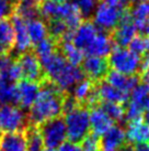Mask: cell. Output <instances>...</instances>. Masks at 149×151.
<instances>
[{
	"label": "cell",
	"mask_w": 149,
	"mask_h": 151,
	"mask_svg": "<svg viewBox=\"0 0 149 151\" xmlns=\"http://www.w3.org/2000/svg\"><path fill=\"white\" fill-rule=\"evenodd\" d=\"M18 64L22 72V80L37 84L38 86L47 78L41 62L34 52L33 47L20 53L16 56Z\"/></svg>",
	"instance_id": "5"
},
{
	"label": "cell",
	"mask_w": 149,
	"mask_h": 151,
	"mask_svg": "<svg viewBox=\"0 0 149 151\" xmlns=\"http://www.w3.org/2000/svg\"><path fill=\"white\" fill-rule=\"evenodd\" d=\"M96 89H98L100 101L126 105L129 101V93L123 92L113 87L105 80L96 83Z\"/></svg>",
	"instance_id": "14"
},
{
	"label": "cell",
	"mask_w": 149,
	"mask_h": 151,
	"mask_svg": "<svg viewBox=\"0 0 149 151\" xmlns=\"http://www.w3.org/2000/svg\"><path fill=\"white\" fill-rule=\"evenodd\" d=\"M26 28H28V33H29L32 46L36 45L42 40L48 37L46 23L42 19H36V20L26 22Z\"/></svg>",
	"instance_id": "22"
},
{
	"label": "cell",
	"mask_w": 149,
	"mask_h": 151,
	"mask_svg": "<svg viewBox=\"0 0 149 151\" xmlns=\"http://www.w3.org/2000/svg\"><path fill=\"white\" fill-rule=\"evenodd\" d=\"M36 99L26 115L29 126L37 127L42 122L62 115V105L66 94L47 77L40 86Z\"/></svg>",
	"instance_id": "1"
},
{
	"label": "cell",
	"mask_w": 149,
	"mask_h": 151,
	"mask_svg": "<svg viewBox=\"0 0 149 151\" xmlns=\"http://www.w3.org/2000/svg\"><path fill=\"white\" fill-rule=\"evenodd\" d=\"M110 68L126 76L139 75L141 56L128 49L115 46L108 58Z\"/></svg>",
	"instance_id": "3"
},
{
	"label": "cell",
	"mask_w": 149,
	"mask_h": 151,
	"mask_svg": "<svg viewBox=\"0 0 149 151\" xmlns=\"http://www.w3.org/2000/svg\"><path fill=\"white\" fill-rule=\"evenodd\" d=\"M125 9L121 6H114L102 1L98 4L91 19L99 29L111 33L118 24Z\"/></svg>",
	"instance_id": "6"
},
{
	"label": "cell",
	"mask_w": 149,
	"mask_h": 151,
	"mask_svg": "<svg viewBox=\"0 0 149 151\" xmlns=\"http://www.w3.org/2000/svg\"><path fill=\"white\" fill-rule=\"evenodd\" d=\"M126 141L129 143H149V125L141 118L127 124L126 130Z\"/></svg>",
	"instance_id": "16"
},
{
	"label": "cell",
	"mask_w": 149,
	"mask_h": 151,
	"mask_svg": "<svg viewBox=\"0 0 149 151\" xmlns=\"http://www.w3.org/2000/svg\"><path fill=\"white\" fill-rule=\"evenodd\" d=\"M80 148H81V151H101L100 137L90 132L87 136V138L80 143Z\"/></svg>",
	"instance_id": "28"
},
{
	"label": "cell",
	"mask_w": 149,
	"mask_h": 151,
	"mask_svg": "<svg viewBox=\"0 0 149 151\" xmlns=\"http://www.w3.org/2000/svg\"><path fill=\"white\" fill-rule=\"evenodd\" d=\"M52 1H54V2H56L57 4H64L67 2V0H52Z\"/></svg>",
	"instance_id": "35"
},
{
	"label": "cell",
	"mask_w": 149,
	"mask_h": 151,
	"mask_svg": "<svg viewBox=\"0 0 149 151\" xmlns=\"http://www.w3.org/2000/svg\"><path fill=\"white\" fill-rule=\"evenodd\" d=\"M46 149L56 150L67 140V130L65 117L58 116L42 122L37 126Z\"/></svg>",
	"instance_id": "4"
},
{
	"label": "cell",
	"mask_w": 149,
	"mask_h": 151,
	"mask_svg": "<svg viewBox=\"0 0 149 151\" xmlns=\"http://www.w3.org/2000/svg\"><path fill=\"white\" fill-rule=\"evenodd\" d=\"M9 18L11 20L13 31H14V50L13 52H17L18 54H20V53H23L25 51L32 49L33 46L30 41L26 22L23 21L16 13H11V16Z\"/></svg>",
	"instance_id": "12"
},
{
	"label": "cell",
	"mask_w": 149,
	"mask_h": 151,
	"mask_svg": "<svg viewBox=\"0 0 149 151\" xmlns=\"http://www.w3.org/2000/svg\"><path fill=\"white\" fill-rule=\"evenodd\" d=\"M128 50L139 56L149 54V38L143 35H136L128 44Z\"/></svg>",
	"instance_id": "25"
},
{
	"label": "cell",
	"mask_w": 149,
	"mask_h": 151,
	"mask_svg": "<svg viewBox=\"0 0 149 151\" xmlns=\"http://www.w3.org/2000/svg\"><path fill=\"white\" fill-rule=\"evenodd\" d=\"M116 125L115 122L104 113L99 106L90 110V128L91 134L101 137L111 127Z\"/></svg>",
	"instance_id": "17"
},
{
	"label": "cell",
	"mask_w": 149,
	"mask_h": 151,
	"mask_svg": "<svg viewBox=\"0 0 149 151\" xmlns=\"http://www.w3.org/2000/svg\"><path fill=\"white\" fill-rule=\"evenodd\" d=\"M74 4L78 6L83 19H91L92 13L100 4V0H77Z\"/></svg>",
	"instance_id": "27"
},
{
	"label": "cell",
	"mask_w": 149,
	"mask_h": 151,
	"mask_svg": "<svg viewBox=\"0 0 149 151\" xmlns=\"http://www.w3.org/2000/svg\"><path fill=\"white\" fill-rule=\"evenodd\" d=\"M58 151H81V148L78 145H74L69 141H65L58 148Z\"/></svg>",
	"instance_id": "31"
},
{
	"label": "cell",
	"mask_w": 149,
	"mask_h": 151,
	"mask_svg": "<svg viewBox=\"0 0 149 151\" xmlns=\"http://www.w3.org/2000/svg\"><path fill=\"white\" fill-rule=\"evenodd\" d=\"M129 8L131 7L125 9L118 24L116 25L115 29L111 32L112 40L117 47L125 49L126 46H128L133 39L137 35L136 27L134 24Z\"/></svg>",
	"instance_id": "8"
},
{
	"label": "cell",
	"mask_w": 149,
	"mask_h": 151,
	"mask_svg": "<svg viewBox=\"0 0 149 151\" xmlns=\"http://www.w3.org/2000/svg\"><path fill=\"white\" fill-rule=\"evenodd\" d=\"M125 106L126 105L101 101L99 107L115 122L116 125H121L123 122H125Z\"/></svg>",
	"instance_id": "23"
},
{
	"label": "cell",
	"mask_w": 149,
	"mask_h": 151,
	"mask_svg": "<svg viewBox=\"0 0 149 151\" xmlns=\"http://www.w3.org/2000/svg\"><path fill=\"white\" fill-rule=\"evenodd\" d=\"M25 130L14 132H0V151H25Z\"/></svg>",
	"instance_id": "15"
},
{
	"label": "cell",
	"mask_w": 149,
	"mask_h": 151,
	"mask_svg": "<svg viewBox=\"0 0 149 151\" xmlns=\"http://www.w3.org/2000/svg\"><path fill=\"white\" fill-rule=\"evenodd\" d=\"M134 24L136 27V30L139 35L149 38V17L139 22H134Z\"/></svg>",
	"instance_id": "30"
},
{
	"label": "cell",
	"mask_w": 149,
	"mask_h": 151,
	"mask_svg": "<svg viewBox=\"0 0 149 151\" xmlns=\"http://www.w3.org/2000/svg\"><path fill=\"white\" fill-rule=\"evenodd\" d=\"M58 49L64 55V58L69 64L74 66H80L81 62L84 59V54L80 50H78L71 42L67 41H58Z\"/></svg>",
	"instance_id": "21"
},
{
	"label": "cell",
	"mask_w": 149,
	"mask_h": 151,
	"mask_svg": "<svg viewBox=\"0 0 149 151\" xmlns=\"http://www.w3.org/2000/svg\"><path fill=\"white\" fill-rule=\"evenodd\" d=\"M16 4L11 0H0V19L10 17Z\"/></svg>",
	"instance_id": "29"
},
{
	"label": "cell",
	"mask_w": 149,
	"mask_h": 151,
	"mask_svg": "<svg viewBox=\"0 0 149 151\" xmlns=\"http://www.w3.org/2000/svg\"><path fill=\"white\" fill-rule=\"evenodd\" d=\"M145 122L147 125H149V110L146 111V114H145Z\"/></svg>",
	"instance_id": "36"
},
{
	"label": "cell",
	"mask_w": 149,
	"mask_h": 151,
	"mask_svg": "<svg viewBox=\"0 0 149 151\" xmlns=\"http://www.w3.org/2000/svg\"><path fill=\"white\" fill-rule=\"evenodd\" d=\"M20 2H25V4H34V6H38L40 4H42L44 0H18Z\"/></svg>",
	"instance_id": "33"
},
{
	"label": "cell",
	"mask_w": 149,
	"mask_h": 151,
	"mask_svg": "<svg viewBox=\"0 0 149 151\" xmlns=\"http://www.w3.org/2000/svg\"><path fill=\"white\" fill-rule=\"evenodd\" d=\"M29 127L28 117L18 106H0V132L23 131Z\"/></svg>",
	"instance_id": "7"
},
{
	"label": "cell",
	"mask_w": 149,
	"mask_h": 151,
	"mask_svg": "<svg viewBox=\"0 0 149 151\" xmlns=\"http://www.w3.org/2000/svg\"><path fill=\"white\" fill-rule=\"evenodd\" d=\"M79 67L81 68L86 78L92 81L93 83H99L105 80L109 72L111 71L108 59L96 56L84 58Z\"/></svg>",
	"instance_id": "9"
},
{
	"label": "cell",
	"mask_w": 149,
	"mask_h": 151,
	"mask_svg": "<svg viewBox=\"0 0 149 151\" xmlns=\"http://www.w3.org/2000/svg\"><path fill=\"white\" fill-rule=\"evenodd\" d=\"M98 32L99 28L93 23L92 19H84L74 31L71 43L84 54L89 45L96 37Z\"/></svg>",
	"instance_id": "10"
},
{
	"label": "cell",
	"mask_w": 149,
	"mask_h": 151,
	"mask_svg": "<svg viewBox=\"0 0 149 151\" xmlns=\"http://www.w3.org/2000/svg\"><path fill=\"white\" fill-rule=\"evenodd\" d=\"M120 151H134V147H133L132 143H129L126 141V143H125L123 147L121 148Z\"/></svg>",
	"instance_id": "34"
},
{
	"label": "cell",
	"mask_w": 149,
	"mask_h": 151,
	"mask_svg": "<svg viewBox=\"0 0 149 151\" xmlns=\"http://www.w3.org/2000/svg\"><path fill=\"white\" fill-rule=\"evenodd\" d=\"M17 88L19 92V107L23 110L29 109L38 95V85L22 80L17 83Z\"/></svg>",
	"instance_id": "18"
},
{
	"label": "cell",
	"mask_w": 149,
	"mask_h": 151,
	"mask_svg": "<svg viewBox=\"0 0 149 151\" xmlns=\"http://www.w3.org/2000/svg\"><path fill=\"white\" fill-rule=\"evenodd\" d=\"M44 151H56V150H53V149H45Z\"/></svg>",
	"instance_id": "38"
},
{
	"label": "cell",
	"mask_w": 149,
	"mask_h": 151,
	"mask_svg": "<svg viewBox=\"0 0 149 151\" xmlns=\"http://www.w3.org/2000/svg\"><path fill=\"white\" fill-rule=\"evenodd\" d=\"M115 46L116 45L112 40L111 33L99 29L96 37L89 45L87 51L84 52V54H87L88 56H96V58L108 59Z\"/></svg>",
	"instance_id": "11"
},
{
	"label": "cell",
	"mask_w": 149,
	"mask_h": 151,
	"mask_svg": "<svg viewBox=\"0 0 149 151\" xmlns=\"http://www.w3.org/2000/svg\"><path fill=\"white\" fill-rule=\"evenodd\" d=\"M105 81L113 87L123 91V92L129 93L139 84L140 80H139L138 75L126 76L115 71H110L105 77Z\"/></svg>",
	"instance_id": "19"
},
{
	"label": "cell",
	"mask_w": 149,
	"mask_h": 151,
	"mask_svg": "<svg viewBox=\"0 0 149 151\" xmlns=\"http://www.w3.org/2000/svg\"><path fill=\"white\" fill-rule=\"evenodd\" d=\"M143 1H148V0H131V2H143Z\"/></svg>",
	"instance_id": "37"
},
{
	"label": "cell",
	"mask_w": 149,
	"mask_h": 151,
	"mask_svg": "<svg viewBox=\"0 0 149 151\" xmlns=\"http://www.w3.org/2000/svg\"><path fill=\"white\" fill-rule=\"evenodd\" d=\"M26 134V150L25 151H44V142L37 127L29 126L25 129Z\"/></svg>",
	"instance_id": "24"
},
{
	"label": "cell",
	"mask_w": 149,
	"mask_h": 151,
	"mask_svg": "<svg viewBox=\"0 0 149 151\" xmlns=\"http://www.w3.org/2000/svg\"><path fill=\"white\" fill-rule=\"evenodd\" d=\"M129 11H131L134 22H139L141 20H145L149 17V0L133 4L129 8Z\"/></svg>",
	"instance_id": "26"
},
{
	"label": "cell",
	"mask_w": 149,
	"mask_h": 151,
	"mask_svg": "<svg viewBox=\"0 0 149 151\" xmlns=\"http://www.w3.org/2000/svg\"><path fill=\"white\" fill-rule=\"evenodd\" d=\"M134 151H149V143H135L134 146Z\"/></svg>",
	"instance_id": "32"
},
{
	"label": "cell",
	"mask_w": 149,
	"mask_h": 151,
	"mask_svg": "<svg viewBox=\"0 0 149 151\" xmlns=\"http://www.w3.org/2000/svg\"><path fill=\"white\" fill-rule=\"evenodd\" d=\"M125 143V129L121 125H114L100 137L101 151H120Z\"/></svg>",
	"instance_id": "13"
},
{
	"label": "cell",
	"mask_w": 149,
	"mask_h": 151,
	"mask_svg": "<svg viewBox=\"0 0 149 151\" xmlns=\"http://www.w3.org/2000/svg\"><path fill=\"white\" fill-rule=\"evenodd\" d=\"M64 117L66 124L67 140L74 145L80 146V143L91 132L90 111L87 108L78 105Z\"/></svg>",
	"instance_id": "2"
},
{
	"label": "cell",
	"mask_w": 149,
	"mask_h": 151,
	"mask_svg": "<svg viewBox=\"0 0 149 151\" xmlns=\"http://www.w3.org/2000/svg\"><path fill=\"white\" fill-rule=\"evenodd\" d=\"M0 49L6 54H12L14 50V31L9 17L0 19Z\"/></svg>",
	"instance_id": "20"
}]
</instances>
